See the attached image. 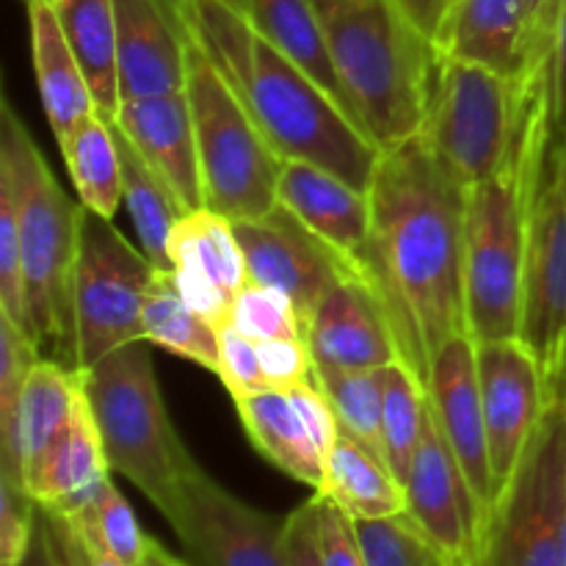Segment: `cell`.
<instances>
[{
  "instance_id": "cell-1",
  "label": "cell",
  "mask_w": 566,
  "mask_h": 566,
  "mask_svg": "<svg viewBox=\"0 0 566 566\" xmlns=\"http://www.w3.org/2000/svg\"><path fill=\"white\" fill-rule=\"evenodd\" d=\"M368 197L374 230L363 280L390 318L401 363L429 385L437 352L468 332V186L418 133L398 147L381 149Z\"/></svg>"
},
{
  "instance_id": "cell-2",
  "label": "cell",
  "mask_w": 566,
  "mask_h": 566,
  "mask_svg": "<svg viewBox=\"0 0 566 566\" xmlns=\"http://www.w3.org/2000/svg\"><path fill=\"white\" fill-rule=\"evenodd\" d=\"M180 25L227 77L282 160H307L368 191L381 147L254 28L241 0H171Z\"/></svg>"
},
{
  "instance_id": "cell-3",
  "label": "cell",
  "mask_w": 566,
  "mask_h": 566,
  "mask_svg": "<svg viewBox=\"0 0 566 566\" xmlns=\"http://www.w3.org/2000/svg\"><path fill=\"white\" fill-rule=\"evenodd\" d=\"M553 44L528 50L517 127L503 164L468 188L464 315L475 343L520 337L523 276L553 147Z\"/></svg>"
},
{
  "instance_id": "cell-4",
  "label": "cell",
  "mask_w": 566,
  "mask_h": 566,
  "mask_svg": "<svg viewBox=\"0 0 566 566\" xmlns=\"http://www.w3.org/2000/svg\"><path fill=\"white\" fill-rule=\"evenodd\" d=\"M337 75L359 125L381 149L423 130L434 81V42L392 0H315Z\"/></svg>"
},
{
  "instance_id": "cell-5",
  "label": "cell",
  "mask_w": 566,
  "mask_h": 566,
  "mask_svg": "<svg viewBox=\"0 0 566 566\" xmlns=\"http://www.w3.org/2000/svg\"><path fill=\"white\" fill-rule=\"evenodd\" d=\"M0 175L14 191L33 340L53 352L50 359L75 368L72 293L86 208L66 197L25 122L6 97L0 103Z\"/></svg>"
},
{
  "instance_id": "cell-6",
  "label": "cell",
  "mask_w": 566,
  "mask_h": 566,
  "mask_svg": "<svg viewBox=\"0 0 566 566\" xmlns=\"http://www.w3.org/2000/svg\"><path fill=\"white\" fill-rule=\"evenodd\" d=\"M111 473H119L158 509L169 512L182 481L199 468L171 426L147 340L116 348L83 370Z\"/></svg>"
},
{
  "instance_id": "cell-7",
  "label": "cell",
  "mask_w": 566,
  "mask_h": 566,
  "mask_svg": "<svg viewBox=\"0 0 566 566\" xmlns=\"http://www.w3.org/2000/svg\"><path fill=\"white\" fill-rule=\"evenodd\" d=\"M186 97L197 133L205 205L232 224L269 213L280 202L276 191L285 160L263 136L235 88L188 33Z\"/></svg>"
},
{
  "instance_id": "cell-8",
  "label": "cell",
  "mask_w": 566,
  "mask_h": 566,
  "mask_svg": "<svg viewBox=\"0 0 566 566\" xmlns=\"http://www.w3.org/2000/svg\"><path fill=\"white\" fill-rule=\"evenodd\" d=\"M523 99V72L501 75L486 66L440 55L420 136L464 186L486 180L503 164Z\"/></svg>"
},
{
  "instance_id": "cell-9",
  "label": "cell",
  "mask_w": 566,
  "mask_h": 566,
  "mask_svg": "<svg viewBox=\"0 0 566 566\" xmlns=\"http://www.w3.org/2000/svg\"><path fill=\"white\" fill-rule=\"evenodd\" d=\"M566 409L547 407L481 534L479 566H566Z\"/></svg>"
},
{
  "instance_id": "cell-10",
  "label": "cell",
  "mask_w": 566,
  "mask_h": 566,
  "mask_svg": "<svg viewBox=\"0 0 566 566\" xmlns=\"http://www.w3.org/2000/svg\"><path fill=\"white\" fill-rule=\"evenodd\" d=\"M153 260L138 252L114 221L83 210L75 265V370H88L133 340H144V298L155 276Z\"/></svg>"
},
{
  "instance_id": "cell-11",
  "label": "cell",
  "mask_w": 566,
  "mask_h": 566,
  "mask_svg": "<svg viewBox=\"0 0 566 566\" xmlns=\"http://www.w3.org/2000/svg\"><path fill=\"white\" fill-rule=\"evenodd\" d=\"M517 340L539 363L551 407L562 403L566 392V191L553 155L547 158L531 227Z\"/></svg>"
},
{
  "instance_id": "cell-12",
  "label": "cell",
  "mask_w": 566,
  "mask_h": 566,
  "mask_svg": "<svg viewBox=\"0 0 566 566\" xmlns=\"http://www.w3.org/2000/svg\"><path fill=\"white\" fill-rule=\"evenodd\" d=\"M164 517L193 566H287V517L249 506L202 468L182 481Z\"/></svg>"
},
{
  "instance_id": "cell-13",
  "label": "cell",
  "mask_w": 566,
  "mask_h": 566,
  "mask_svg": "<svg viewBox=\"0 0 566 566\" xmlns=\"http://www.w3.org/2000/svg\"><path fill=\"white\" fill-rule=\"evenodd\" d=\"M232 227L247 258L249 280L287 293L302 315L304 329L326 293L346 276H357L346 258L310 232L280 202L260 219L235 221Z\"/></svg>"
},
{
  "instance_id": "cell-14",
  "label": "cell",
  "mask_w": 566,
  "mask_h": 566,
  "mask_svg": "<svg viewBox=\"0 0 566 566\" xmlns=\"http://www.w3.org/2000/svg\"><path fill=\"white\" fill-rule=\"evenodd\" d=\"M407 514L448 566H479L484 514L448 448L434 415H426L423 440L407 481Z\"/></svg>"
},
{
  "instance_id": "cell-15",
  "label": "cell",
  "mask_w": 566,
  "mask_h": 566,
  "mask_svg": "<svg viewBox=\"0 0 566 566\" xmlns=\"http://www.w3.org/2000/svg\"><path fill=\"white\" fill-rule=\"evenodd\" d=\"M475 357H479V385L486 437H490L492 475H495L497 492H503L531 437L539 429L551 401H547L539 363L517 337L475 343Z\"/></svg>"
},
{
  "instance_id": "cell-16",
  "label": "cell",
  "mask_w": 566,
  "mask_h": 566,
  "mask_svg": "<svg viewBox=\"0 0 566 566\" xmlns=\"http://www.w3.org/2000/svg\"><path fill=\"white\" fill-rule=\"evenodd\" d=\"M426 392H429L431 415H434L448 448L457 457L486 525V517L495 509L501 492H497L495 475H492L475 340L468 332L451 337L431 359Z\"/></svg>"
},
{
  "instance_id": "cell-17",
  "label": "cell",
  "mask_w": 566,
  "mask_h": 566,
  "mask_svg": "<svg viewBox=\"0 0 566 566\" xmlns=\"http://www.w3.org/2000/svg\"><path fill=\"white\" fill-rule=\"evenodd\" d=\"M304 340L318 370H370L401 363L390 318L374 287L359 276H346L326 293Z\"/></svg>"
},
{
  "instance_id": "cell-18",
  "label": "cell",
  "mask_w": 566,
  "mask_h": 566,
  "mask_svg": "<svg viewBox=\"0 0 566 566\" xmlns=\"http://www.w3.org/2000/svg\"><path fill=\"white\" fill-rule=\"evenodd\" d=\"M81 398L83 370L70 368L59 359H39L22 387L11 418L0 423V453H3L0 475L25 490L50 448L70 429Z\"/></svg>"
},
{
  "instance_id": "cell-19",
  "label": "cell",
  "mask_w": 566,
  "mask_h": 566,
  "mask_svg": "<svg viewBox=\"0 0 566 566\" xmlns=\"http://www.w3.org/2000/svg\"><path fill=\"white\" fill-rule=\"evenodd\" d=\"M276 199L310 232H315L340 258H346L363 280L370 230H374L368 191H359L343 177L307 164V160H285Z\"/></svg>"
},
{
  "instance_id": "cell-20",
  "label": "cell",
  "mask_w": 566,
  "mask_h": 566,
  "mask_svg": "<svg viewBox=\"0 0 566 566\" xmlns=\"http://www.w3.org/2000/svg\"><path fill=\"white\" fill-rule=\"evenodd\" d=\"M114 122L136 144L149 166L169 182L186 213L208 208L186 88L171 94H153V97L122 99Z\"/></svg>"
},
{
  "instance_id": "cell-21",
  "label": "cell",
  "mask_w": 566,
  "mask_h": 566,
  "mask_svg": "<svg viewBox=\"0 0 566 566\" xmlns=\"http://www.w3.org/2000/svg\"><path fill=\"white\" fill-rule=\"evenodd\" d=\"M122 99L186 88V33L171 0H116Z\"/></svg>"
},
{
  "instance_id": "cell-22",
  "label": "cell",
  "mask_w": 566,
  "mask_h": 566,
  "mask_svg": "<svg viewBox=\"0 0 566 566\" xmlns=\"http://www.w3.org/2000/svg\"><path fill=\"white\" fill-rule=\"evenodd\" d=\"M108 481L111 464L105 457L103 437L83 392L70 429L50 448L25 490L48 512L75 514L92 503Z\"/></svg>"
},
{
  "instance_id": "cell-23",
  "label": "cell",
  "mask_w": 566,
  "mask_h": 566,
  "mask_svg": "<svg viewBox=\"0 0 566 566\" xmlns=\"http://www.w3.org/2000/svg\"><path fill=\"white\" fill-rule=\"evenodd\" d=\"M437 53L517 77L528 64L517 0H457L434 39Z\"/></svg>"
},
{
  "instance_id": "cell-24",
  "label": "cell",
  "mask_w": 566,
  "mask_h": 566,
  "mask_svg": "<svg viewBox=\"0 0 566 566\" xmlns=\"http://www.w3.org/2000/svg\"><path fill=\"white\" fill-rule=\"evenodd\" d=\"M25 6L39 99H42L50 130L61 144L64 138H70V133L77 130V125L97 114V103H94L86 75L61 31L53 0H25Z\"/></svg>"
},
{
  "instance_id": "cell-25",
  "label": "cell",
  "mask_w": 566,
  "mask_h": 566,
  "mask_svg": "<svg viewBox=\"0 0 566 566\" xmlns=\"http://www.w3.org/2000/svg\"><path fill=\"white\" fill-rule=\"evenodd\" d=\"M235 412L260 457L269 459L276 470L291 475L298 484L321 492L324 453L318 451L307 423L287 392L269 387L254 396L238 398Z\"/></svg>"
},
{
  "instance_id": "cell-26",
  "label": "cell",
  "mask_w": 566,
  "mask_h": 566,
  "mask_svg": "<svg viewBox=\"0 0 566 566\" xmlns=\"http://www.w3.org/2000/svg\"><path fill=\"white\" fill-rule=\"evenodd\" d=\"M243 11L271 44L282 50L293 64L302 66L321 88L332 94L357 119L337 75L329 39L321 22L315 0H241ZM359 122V119H357Z\"/></svg>"
},
{
  "instance_id": "cell-27",
  "label": "cell",
  "mask_w": 566,
  "mask_h": 566,
  "mask_svg": "<svg viewBox=\"0 0 566 566\" xmlns=\"http://www.w3.org/2000/svg\"><path fill=\"white\" fill-rule=\"evenodd\" d=\"M321 495L335 501L352 520H381L407 512V492L385 459L340 431L324 459Z\"/></svg>"
},
{
  "instance_id": "cell-28",
  "label": "cell",
  "mask_w": 566,
  "mask_h": 566,
  "mask_svg": "<svg viewBox=\"0 0 566 566\" xmlns=\"http://www.w3.org/2000/svg\"><path fill=\"white\" fill-rule=\"evenodd\" d=\"M53 9L97 111L114 116L122 103L116 0H53Z\"/></svg>"
},
{
  "instance_id": "cell-29",
  "label": "cell",
  "mask_w": 566,
  "mask_h": 566,
  "mask_svg": "<svg viewBox=\"0 0 566 566\" xmlns=\"http://www.w3.org/2000/svg\"><path fill=\"white\" fill-rule=\"evenodd\" d=\"M122 160V199L136 227L142 252L153 260L155 269H169V235L177 221L186 216L169 182L149 166L136 144L125 136L114 116H105Z\"/></svg>"
},
{
  "instance_id": "cell-30",
  "label": "cell",
  "mask_w": 566,
  "mask_h": 566,
  "mask_svg": "<svg viewBox=\"0 0 566 566\" xmlns=\"http://www.w3.org/2000/svg\"><path fill=\"white\" fill-rule=\"evenodd\" d=\"M144 340L219 374V329L182 302L169 269H158L144 298Z\"/></svg>"
},
{
  "instance_id": "cell-31",
  "label": "cell",
  "mask_w": 566,
  "mask_h": 566,
  "mask_svg": "<svg viewBox=\"0 0 566 566\" xmlns=\"http://www.w3.org/2000/svg\"><path fill=\"white\" fill-rule=\"evenodd\" d=\"M169 269H193L208 274L235 296L249 282L247 258L227 216L202 208L186 213L169 235Z\"/></svg>"
},
{
  "instance_id": "cell-32",
  "label": "cell",
  "mask_w": 566,
  "mask_h": 566,
  "mask_svg": "<svg viewBox=\"0 0 566 566\" xmlns=\"http://www.w3.org/2000/svg\"><path fill=\"white\" fill-rule=\"evenodd\" d=\"M81 205L114 221L122 199V160L105 114H92L59 144Z\"/></svg>"
},
{
  "instance_id": "cell-33",
  "label": "cell",
  "mask_w": 566,
  "mask_h": 566,
  "mask_svg": "<svg viewBox=\"0 0 566 566\" xmlns=\"http://www.w3.org/2000/svg\"><path fill=\"white\" fill-rule=\"evenodd\" d=\"M429 392L409 365L392 363L385 368V412H381V440L385 462L398 484L403 486L415 451L423 440Z\"/></svg>"
},
{
  "instance_id": "cell-34",
  "label": "cell",
  "mask_w": 566,
  "mask_h": 566,
  "mask_svg": "<svg viewBox=\"0 0 566 566\" xmlns=\"http://www.w3.org/2000/svg\"><path fill=\"white\" fill-rule=\"evenodd\" d=\"M315 381L329 398L340 429L385 459L381 412H385V368L370 370H318ZM387 464V462H385Z\"/></svg>"
},
{
  "instance_id": "cell-35",
  "label": "cell",
  "mask_w": 566,
  "mask_h": 566,
  "mask_svg": "<svg viewBox=\"0 0 566 566\" xmlns=\"http://www.w3.org/2000/svg\"><path fill=\"white\" fill-rule=\"evenodd\" d=\"M66 517L75 520L77 528L86 531L103 551H108L111 556L119 558L125 566L144 564L149 536L142 531L130 503L116 490L114 481H108L99 490V495L92 503H86L81 512L66 514Z\"/></svg>"
},
{
  "instance_id": "cell-36",
  "label": "cell",
  "mask_w": 566,
  "mask_h": 566,
  "mask_svg": "<svg viewBox=\"0 0 566 566\" xmlns=\"http://www.w3.org/2000/svg\"><path fill=\"white\" fill-rule=\"evenodd\" d=\"M368 566H448L407 512L381 520H354Z\"/></svg>"
},
{
  "instance_id": "cell-37",
  "label": "cell",
  "mask_w": 566,
  "mask_h": 566,
  "mask_svg": "<svg viewBox=\"0 0 566 566\" xmlns=\"http://www.w3.org/2000/svg\"><path fill=\"white\" fill-rule=\"evenodd\" d=\"M230 326H235L254 343L271 340V337H304L302 315L291 296L252 280L235 293Z\"/></svg>"
},
{
  "instance_id": "cell-38",
  "label": "cell",
  "mask_w": 566,
  "mask_h": 566,
  "mask_svg": "<svg viewBox=\"0 0 566 566\" xmlns=\"http://www.w3.org/2000/svg\"><path fill=\"white\" fill-rule=\"evenodd\" d=\"M39 525V503L0 475V566H20Z\"/></svg>"
},
{
  "instance_id": "cell-39",
  "label": "cell",
  "mask_w": 566,
  "mask_h": 566,
  "mask_svg": "<svg viewBox=\"0 0 566 566\" xmlns=\"http://www.w3.org/2000/svg\"><path fill=\"white\" fill-rule=\"evenodd\" d=\"M39 359L42 348L14 321L0 313V423L11 418L22 387Z\"/></svg>"
},
{
  "instance_id": "cell-40",
  "label": "cell",
  "mask_w": 566,
  "mask_h": 566,
  "mask_svg": "<svg viewBox=\"0 0 566 566\" xmlns=\"http://www.w3.org/2000/svg\"><path fill=\"white\" fill-rule=\"evenodd\" d=\"M219 381L227 387L232 401L269 390L263 368H260L258 343L249 340L235 326L219 329Z\"/></svg>"
},
{
  "instance_id": "cell-41",
  "label": "cell",
  "mask_w": 566,
  "mask_h": 566,
  "mask_svg": "<svg viewBox=\"0 0 566 566\" xmlns=\"http://www.w3.org/2000/svg\"><path fill=\"white\" fill-rule=\"evenodd\" d=\"M260 368L271 390H293L313 379V357L304 337H271L258 343Z\"/></svg>"
},
{
  "instance_id": "cell-42",
  "label": "cell",
  "mask_w": 566,
  "mask_h": 566,
  "mask_svg": "<svg viewBox=\"0 0 566 566\" xmlns=\"http://www.w3.org/2000/svg\"><path fill=\"white\" fill-rule=\"evenodd\" d=\"M315 497H318L321 558H324V566H368L354 520L321 492H315Z\"/></svg>"
},
{
  "instance_id": "cell-43",
  "label": "cell",
  "mask_w": 566,
  "mask_h": 566,
  "mask_svg": "<svg viewBox=\"0 0 566 566\" xmlns=\"http://www.w3.org/2000/svg\"><path fill=\"white\" fill-rule=\"evenodd\" d=\"M42 523L59 566H125L119 558L103 551L86 531L77 528L75 520H70L66 514L42 509Z\"/></svg>"
},
{
  "instance_id": "cell-44",
  "label": "cell",
  "mask_w": 566,
  "mask_h": 566,
  "mask_svg": "<svg viewBox=\"0 0 566 566\" xmlns=\"http://www.w3.org/2000/svg\"><path fill=\"white\" fill-rule=\"evenodd\" d=\"M169 271L177 291H180L182 302H186L193 313H199L205 321H210L216 329L230 324L232 302H235V296H232L227 287H221L219 282H213L208 274H202V271H193V269H169Z\"/></svg>"
},
{
  "instance_id": "cell-45",
  "label": "cell",
  "mask_w": 566,
  "mask_h": 566,
  "mask_svg": "<svg viewBox=\"0 0 566 566\" xmlns=\"http://www.w3.org/2000/svg\"><path fill=\"white\" fill-rule=\"evenodd\" d=\"M285 562L287 566H324L321 558L318 497L304 501L285 520Z\"/></svg>"
},
{
  "instance_id": "cell-46",
  "label": "cell",
  "mask_w": 566,
  "mask_h": 566,
  "mask_svg": "<svg viewBox=\"0 0 566 566\" xmlns=\"http://www.w3.org/2000/svg\"><path fill=\"white\" fill-rule=\"evenodd\" d=\"M551 92H553V142L566 138V0L556 17L551 53Z\"/></svg>"
},
{
  "instance_id": "cell-47",
  "label": "cell",
  "mask_w": 566,
  "mask_h": 566,
  "mask_svg": "<svg viewBox=\"0 0 566 566\" xmlns=\"http://www.w3.org/2000/svg\"><path fill=\"white\" fill-rule=\"evenodd\" d=\"M392 3L431 42L437 39V31H440L448 9H451V0H392Z\"/></svg>"
},
{
  "instance_id": "cell-48",
  "label": "cell",
  "mask_w": 566,
  "mask_h": 566,
  "mask_svg": "<svg viewBox=\"0 0 566 566\" xmlns=\"http://www.w3.org/2000/svg\"><path fill=\"white\" fill-rule=\"evenodd\" d=\"M520 14L525 22V48L534 36L547 33L556 28L558 9H562V0H517Z\"/></svg>"
},
{
  "instance_id": "cell-49",
  "label": "cell",
  "mask_w": 566,
  "mask_h": 566,
  "mask_svg": "<svg viewBox=\"0 0 566 566\" xmlns=\"http://www.w3.org/2000/svg\"><path fill=\"white\" fill-rule=\"evenodd\" d=\"M20 566H59V562H55L53 545H50V539H48V531H44V523H42V509H39V525H36V534H33L31 547H28L25 558H22V564H20Z\"/></svg>"
},
{
  "instance_id": "cell-50",
  "label": "cell",
  "mask_w": 566,
  "mask_h": 566,
  "mask_svg": "<svg viewBox=\"0 0 566 566\" xmlns=\"http://www.w3.org/2000/svg\"><path fill=\"white\" fill-rule=\"evenodd\" d=\"M142 566H193V564L177 558L175 553H169L164 545H160V542H155L153 536H149L147 553H144V564Z\"/></svg>"
},
{
  "instance_id": "cell-51",
  "label": "cell",
  "mask_w": 566,
  "mask_h": 566,
  "mask_svg": "<svg viewBox=\"0 0 566 566\" xmlns=\"http://www.w3.org/2000/svg\"><path fill=\"white\" fill-rule=\"evenodd\" d=\"M551 155H553V160H556V166H558V175H562V182H564V191H566V138L564 142H553V147H551Z\"/></svg>"
},
{
  "instance_id": "cell-52",
  "label": "cell",
  "mask_w": 566,
  "mask_h": 566,
  "mask_svg": "<svg viewBox=\"0 0 566 566\" xmlns=\"http://www.w3.org/2000/svg\"><path fill=\"white\" fill-rule=\"evenodd\" d=\"M562 536H564V562H566V481H564V512H562Z\"/></svg>"
},
{
  "instance_id": "cell-53",
  "label": "cell",
  "mask_w": 566,
  "mask_h": 566,
  "mask_svg": "<svg viewBox=\"0 0 566 566\" xmlns=\"http://www.w3.org/2000/svg\"><path fill=\"white\" fill-rule=\"evenodd\" d=\"M562 407L566 409V392H564V401H562Z\"/></svg>"
},
{
  "instance_id": "cell-54",
  "label": "cell",
  "mask_w": 566,
  "mask_h": 566,
  "mask_svg": "<svg viewBox=\"0 0 566 566\" xmlns=\"http://www.w3.org/2000/svg\"><path fill=\"white\" fill-rule=\"evenodd\" d=\"M453 3H457V0H451V6H453Z\"/></svg>"
}]
</instances>
